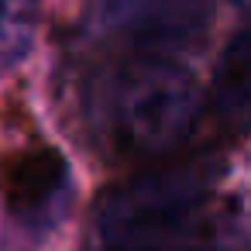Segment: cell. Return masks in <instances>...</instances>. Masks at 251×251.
Here are the masks:
<instances>
[{"instance_id":"2","label":"cell","mask_w":251,"mask_h":251,"mask_svg":"<svg viewBox=\"0 0 251 251\" xmlns=\"http://www.w3.org/2000/svg\"><path fill=\"white\" fill-rule=\"evenodd\" d=\"M217 162H169L110 186L93 234L100 251H186L203 241Z\"/></svg>"},{"instance_id":"4","label":"cell","mask_w":251,"mask_h":251,"mask_svg":"<svg viewBox=\"0 0 251 251\" xmlns=\"http://www.w3.org/2000/svg\"><path fill=\"white\" fill-rule=\"evenodd\" d=\"M66 182H69V165H66L62 151L52 145L28 148V151L7 158V165L0 169L4 203L21 220H38L45 210H52L55 200L62 196Z\"/></svg>"},{"instance_id":"5","label":"cell","mask_w":251,"mask_h":251,"mask_svg":"<svg viewBox=\"0 0 251 251\" xmlns=\"http://www.w3.org/2000/svg\"><path fill=\"white\" fill-rule=\"evenodd\" d=\"M210 110L227 134L241 138L251 131V18L230 35L217 59L210 83Z\"/></svg>"},{"instance_id":"3","label":"cell","mask_w":251,"mask_h":251,"mask_svg":"<svg viewBox=\"0 0 251 251\" xmlns=\"http://www.w3.org/2000/svg\"><path fill=\"white\" fill-rule=\"evenodd\" d=\"M213 0H103L100 25L131 52L176 55L203 38Z\"/></svg>"},{"instance_id":"6","label":"cell","mask_w":251,"mask_h":251,"mask_svg":"<svg viewBox=\"0 0 251 251\" xmlns=\"http://www.w3.org/2000/svg\"><path fill=\"white\" fill-rule=\"evenodd\" d=\"M186 251H227V248H213V244L200 241V244H193V248H186Z\"/></svg>"},{"instance_id":"1","label":"cell","mask_w":251,"mask_h":251,"mask_svg":"<svg viewBox=\"0 0 251 251\" xmlns=\"http://www.w3.org/2000/svg\"><path fill=\"white\" fill-rule=\"evenodd\" d=\"M200 117V86L172 55L131 52L93 90V121L121 158L172 155Z\"/></svg>"}]
</instances>
